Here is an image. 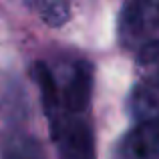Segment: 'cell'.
I'll return each mask as SVG.
<instances>
[{
    "instance_id": "obj_6",
    "label": "cell",
    "mask_w": 159,
    "mask_h": 159,
    "mask_svg": "<svg viewBox=\"0 0 159 159\" xmlns=\"http://www.w3.org/2000/svg\"><path fill=\"white\" fill-rule=\"evenodd\" d=\"M2 159H47V155L34 137L16 133L4 141Z\"/></svg>"
},
{
    "instance_id": "obj_1",
    "label": "cell",
    "mask_w": 159,
    "mask_h": 159,
    "mask_svg": "<svg viewBox=\"0 0 159 159\" xmlns=\"http://www.w3.org/2000/svg\"><path fill=\"white\" fill-rule=\"evenodd\" d=\"M32 77L40 87L48 123L85 117L93 91V69L87 61H62L54 66L36 62Z\"/></svg>"
},
{
    "instance_id": "obj_2",
    "label": "cell",
    "mask_w": 159,
    "mask_h": 159,
    "mask_svg": "<svg viewBox=\"0 0 159 159\" xmlns=\"http://www.w3.org/2000/svg\"><path fill=\"white\" fill-rule=\"evenodd\" d=\"M159 32V2H131L119 18V40L125 48H141Z\"/></svg>"
},
{
    "instance_id": "obj_7",
    "label": "cell",
    "mask_w": 159,
    "mask_h": 159,
    "mask_svg": "<svg viewBox=\"0 0 159 159\" xmlns=\"http://www.w3.org/2000/svg\"><path fill=\"white\" fill-rule=\"evenodd\" d=\"M34 8L40 18L52 26H58V24L69 20V6L62 2H39L34 4Z\"/></svg>"
},
{
    "instance_id": "obj_5",
    "label": "cell",
    "mask_w": 159,
    "mask_h": 159,
    "mask_svg": "<svg viewBox=\"0 0 159 159\" xmlns=\"http://www.w3.org/2000/svg\"><path fill=\"white\" fill-rule=\"evenodd\" d=\"M137 85L159 95V39L147 43L137 52Z\"/></svg>"
},
{
    "instance_id": "obj_3",
    "label": "cell",
    "mask_w": 159,
    "mask_h": 159,
    "mask_svg": "<svg viewBox=\"0 0 159 159\" xmlns=\"http://www.w3.org/2000/svg\"><path fill=\"white\" fill-rule=\"evenodd\" d=\"M61 159H97L95 135L85 117H69L51 123Z\"/></svg>"
},
{
    "instance_id": "obj_4",
    "label": "cell",
    "mask_w": 159,
    "mask_h": 159,
    "mask_svg": "<svg viewBox=\"0 0 159 159\" xmlns=\"http://www.w3.org/2000/svg\"><path fill=\"white\" fill-rule=\"evenodd\" d=\"M117 159H159V121H141L121 137Z\"/></svg>"
}]
</instances>
